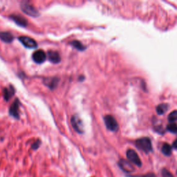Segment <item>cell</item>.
<instances>
[{
	"mask_svg": "<svg viewBox=\"0 0 177 177\" xmlns=\"http://www.w3.org/2000/svg\"><path fill=\"white\" fill-rule=\"evenodd\" d=\"M69 44L71 45L72 46L76 48V49L78 51H85L86 49V46H84V45L81 43L80 41L73 40V41H71Z\"/></svg>",
	"mask_w": 177,
	"mask_h": 177,
	"instance_id": "cell-17",
	"label": "cell"
},
{
	"mask_svg": "<svg viewBox=\"0 0 177 177\" xmlns=\"http://www.w3.org/2000/svg\"><path fill=\"white\" fill-rule=\"evenodd\" d=\"M15 88L13 86L10 85L8 87L4 88V91H3V94H4V98L7 101L9 100L15 94Z\"/></svg>",
	"mask_w": 177,
	"mask_h": 177,
	"instance_id": "cell-13",
	"label": "cell"
},
{
	"mask_svg": "<svg viewBox=\"0 0 177 177\" xmlns=\"http://www.w3.org/2000/svg\"><path fill=\"white\" fill-rule=\"evenodd\" d=\"M126 154H127V157L128 159L130 160V161L131 162V163L139 167H140L142 166L141 160H140L139 155H138L137 153L135 152L134 149H128L127 151V153H126Z\"/></svg>",
	"mask_w": 177,
	"mask_h": 177,
	"instance_id": "cell-4",
	"label": "cell"
},
{
	"mask_svg": "<svg viewBox=\"0 0 177 177\" xmlns=\"http://www.w3.org/2000/svg\"><path fill=\"white\" fill-rule=\"evenodd\" d=\"M47 58L48 60L51 62L53 63V64H58L61 60V58L60 54L57 51H49L47 53Z\"/></svg>",
	"mask_w": 177,
	"mask_h": 177,
	"instance_id": "cell-11",
	"label": "cell"
},
{
	"mask_svg": "<svg viewBox=\"0 0 177 177\" xmlns=\"http://www.w3.org/2000/svg\"><path fill=\"white\" fill-rule=\"evenodd\" d=\"M118 166L122 170L127 173H131L134 171V167L131 163L125 159H121L118 161Z\"/></svg>",
	"mask_w": 177,
	"mask_h": 177,
	"instance_id": "cell-9",
	"label": "cell"
},
{
	"mask_svg": "<svg viewBox=\"0 0 177 177\" xmlns=\"http://www.w3.org/2000/svg\"><path fill=\"white\" fill-rule=\"evenodd\" d=\"M161 151H162V152H163V154L164 155L169 157V156L172 154V146L170 145V144L165 143V144H163V145L162 146Z\"/></svg>",
	"mask_w": 177,
	"mask_h": 177,
	"instance_id": "cell-15",
	"label": "cell"
},
{
	"mask_svg": "<svg viewBox=\"0 0 177 177\" xmlns=\"http://www.w3.org/2000/svg\"><path fill=\"white\" fill-rule=\"evenodd\" d=\"M168 121L171 122H173L177 121V110L173 111L168 116Z\"/></svg>",
	"mask_w": 177,
	"mask_h": 177,
	"instance_id": "cell-19",
	"label": "cell"
},
{
	"mask_svg": "<svg viewBox=\"0 0 177 177\" xmlns=\"http://www.w3.org/2000/svg\"><path fill=\"white\" fill-rule=\"evenodd\" d=\"M9 17H10L15 23L20 26L26 27L28 25V21H27V20L23 16L20 15H11L9 16Z\"/></svg>",
	"mask_w": 177,
	"mask_h": 177,
	"instance_id": "cell-10",
	"label": "cell"
},
{
	"mask_svg": "<svg viewBox=\"0 0 177 177\" xmlns=\"http://www.w3.org/2000/svg\"><path fill=\"white\" fill-rule=\"evenodd\" d=\"M167 130L173 134H177V125L175 122H171L167 127Z\"/></svg>",
	"mask_w": 177,
	"mask_h": 177,
	"instance_id": "cell-18",
	"label": "cell"
},
{
	"mask_svg": "<svg viewBox=\"0 0 177 177\" xmlns=\"http://www.w3.org/2000/svg\"><path fill=\"white\" fill-rule=\"evenodd\" d=\"M33 60L37 64H42L44 62L46 59V55L44 51L42 50H38L36 51L33 54Z\"/></svg>",
	"mask_w": 177,
	"mask_h": 177,
	"instance_id": "cell-7",
	"label": "cell"
},
{
	"mask_svg": "<svg viewBox=\"0 0 177 177\" xmlns=\"http://www.w3.org/2000/svg\"><path fill=\"white\" fill-rule=\"evenodd\" d=\"M19 109H20V101L18 99H16L13 102L12 105L10 107L9 109V113L11 116L16 119L20 118V113H19Z\"/></svg>",
	"mask_w": 177,
	"mask_h": 177,
	"instance_id": "cell-8",
	"label": "cell"
},
{
	"mask_svg": "<svg viewBox=\"0 0 177 177\" xmlns=\"http://www.w3.org/2000/svg\"><path fill=\"white\" fill-rule=\"evenodd\" d=\"M104 123L108 130L112 131H116L118 130V124L116 120L112 116L107 115L104 118Z\"/></svg>",
	"mask_w": 177,
	"mask_h": 177,
	"instance_id": "cell-3",
	"label": "cell"
},
{
	"mask_svg": "<svg viewBox=\"0 0 177 177\" xmlns=\"http://www.w3.org/2000/svg\"><path fill=\"white\" fill-rule=\"evenodd\" d=\"M18 39L20 42L28 49H35L38 47L37 42L31 38L27 37V36H21Z\"/></svg>",
	"mask_w": 177,
	"mask_h": 177,
	"instance_id": "cell-5",
	"label": "cell"
},
{
	"mask_svg": "<svg viewBox=\"0 0 177 177\" xmlns=\"http://www.w3.org/2000/svg\"><path fill=\"white\" fill-rule=\"evenodd\" d=\"M142 177H157V176H156L155 175H154V174L149 173V174H147V175L143 176Z\"/></svg>",
	"mask_w": 177,
	"mask_h": 177,
	"instance_id": "cell-22",
	"label": "cell"
},
{
	"mask_svg": "<svg viewBox=\"0 0 177 177\" xmlns=\"http://www.w3.org/2000/svg\"><path fill=\"white\" fill-rule=\"evenodd\" d=\"M59 82V79L57 77H51V78H46L44 80V85L47 86L51 89H54L57 87Z\"/></svg>",
	"mask_w": 177,
	"mask_h": 177,
	"instance_id": "cell-12",
	"label": "cell"
},
{
	"mask_svg": "<svg viewBox=\"0 0 177 177\" xmlns=\"http://www.w3.org/2000/svg\"><path fill=\"white\" fill-rule=\"evenodd\" d=\"M71 125L77 132L79 134H83L84 132V127L82 120H81L77 115H74L71 118Z\"/></svg>",
	"mask_w": 177,
	"mask_h": 177,
	"instance_id": "cell-6",
	"label": "cell"
},
{
	"mask_svg": "<svg viewBox=\"0 0 177 177\" xmlns=\"http://www.w3.org/2000/svg\"><path fill=\"white\" fill-rule=\"evenodd\" d=\"M176 174H177V171H176Z\"/></svg>",
	"mask_w": 177,
	"mask_h": 177,
	"instance_id": "cell-24",
	"label": "cell"
},
{
	"mask_svg": "<svg viewBox=\"0 0 177 177\" xmlns=\"http://www.w3.org/2000/svg\"><path fill=\"white\" fill-rule=\"evenodd\" d=\"M136 146L140 150L146 154L152 151V145L151 140L148 137L141 138L136 140Z\"/></svg>",
	"mask_w": 177,
	"mask_h": 177,
	"instance_id": "cell-1",
	"label": "cell"
},
{
	"mask_svg": "<svg viewBox=\"0 0 177 177\" xmlns=\"http://www.w3.org/2000/svg\"><path fill=\"white\" fill-rule=\"evenodd\" d=\"M162 176L163 177H175L174 175L171 173L169 170H167V169H163L161 171Z\"/></svg>",
	"mask_w": 177,
	"mask_h": 177,
	"instance_id": "cell-20",
	"label": "cell"
},
{
	"mask_svg": "<svg viewBox=\"0 0 177 177\" xmlns=\"http://www.w3.org/2000/svg\"><path fill=\"white\" fill-rule=\"evenodd\" d=\"M0 39L6 43H11L13 40V36L11 33L0 32Z\"/></svg>",
	"mask_w": 177,
	"mask_h": 177,
	"instance_id": "cell-14",
	"label": "cell"
},
{
	"mask_svg": "<svg viewBox=\"0 0 177 177\" xmlns=\"http://www.w3.org/2000/svg\"><path fill=\"white\" fill-rule=\"evenodd\" d=\"M41 145V141L40 140H37L35 143H33L32 144V145H31V148L33 149H34V150H35V149H38L39 148H40V146Z\"/></svg>",
	"mask_w": 177,
	"mask_h": 177,
	"instance_id": "cell-21",
	"label": "cell"
},
{
	"mask_svg": "<svg viewBox=\"0 0 177 177\" xmlns=\"http://www.w3.org/2000/svg\"><path fill=\"white\" fill-rule=\"evenodd\" d=\"M173 147L175 148V149H177V139L175 140V141L173 143Z\"/></svg>",
	"mask_w": 177,
	"mask_h": 177,
	"instance_id": "cell-23",
	"label": "cell"
},
{
	"mask_svg": "<svg viewBox=\"0 0 177 177\" xmlns=\"http://www.w3.org/2000/svg\"><path fill=\"white\" fill-rule=\"evenodd\" d=\"M21 8H22L24 13L29 16L37 17L40 15V13H39L37 9L27 2H22L21 3Z\"/></svg>",
	"mask_w": 177,
	"mask_h": 177,
	"instance_id": "cell-2",
	"label": "cell"
},
{
	"mask_svg": "<svg viewBox=\"0 0 177 177\" xmlns=\"http://www.w3.org/2000/svg\"><path fill=\"white\" fill-rule=\"evenodd\" d=\"M168 108L169 105L167 104L166 103L160 104L157 107V112L158 114L159 115L164 114V113L167 112V109H168Z\"/></svg>",
	"mask_w": 177,
	"mask_h": 177,
	"instance_id": "cell-16",
	"label": "cell"
}]
</instances>
